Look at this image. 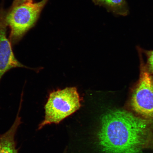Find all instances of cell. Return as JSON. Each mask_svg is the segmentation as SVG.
<instances>
[{
    "label": "cell",
    "mask_w": 153,
    "mask_h": 153,
    "mask_svg": "<svg viewBox=\"0 0 153 153\" xmlns=\"http://www.w3.org/2000/svg\"><path fill=\"white\" fill-rule=\"evenodd\" d=\"M104 153H140L153 148V122L127 110L108 111L97 134Z\"/></svg>",
    "instance_id": "1"
},
{
    "label": "cell",
    "mask_w": 153,
    "mask_h": 153,
    "mask_svg": "<svg viewBox=\"0 0 153 153\" xmlns=\"http://www.w3.org/2000/svg\"><path fill=\"white\" fill-rule=\"evenodd\" d=\"M48 1L25 3L7 10L6 21L10 30L9 39L12 46L18 44L35 26Z\"/></svg>",
    "instance_id": "2"
},
{
    "label": "cell",
    "mask_w": 153,
    "mask_h": 153,
    "mask_svg": "<svg viewBox=\"0 0 153 153\" xmlns=\"http://www.w3.org/2000/svg\"><path fill=\"white\" fill-rule=\"evenodd\" d=\"M80 99L75 87H68L54 91L49 95L45 108V119L38 129L53 123L58 124L79 109Z\"/></svg>",
    "instance_id": "3"
},
{
    "label": "cell",
    "mask_w": 153,
    "mask_h": 153,
    "mask_svg": "<svg viewBox=\"0 0 153 153\" xmlns=\"http://www.w3.org/2000/svg\"><path fill=\"white\" fill-rule=\"evenodd\" d=\"M140 59L138 81L131 91L129 106L135 114L153 122V76L143 62L140 48L137 47Z\"/></svg>",
    "instance_id": "4"
},
{
    "label": "cell",
    "mask_w": 153,
    "mask_h": 153,
    "mask_svg": "<svg viewBox=\"0 0 153 153\" xmlns=\"http://www.w3.org/2000/svg\"><path fill=\"white\" fill-rule=\"evenodd\" d=\"M7 10L4 9L2 1L0 7V81L6 73L11 69L24 68L34 70L22 64L15 56L12 45L7 36Z\"/></svg>",
    "instance_id": "5"
},
{
    "label": "cell",
    "mask_w": 153,
    "mask_h": 153,
    "mask_svg": "<svg viewBox=\"0 0 153 153\" xmlns=\"http://www.w3.org/2000/svg\"><path fill=\"white\" fill-rule=\"evenodd\" d=\"M22 103L20 106L14 123L8 131L0 134V153H19L15 136L19 126L22 123L20 113Z\"/></svg>",
    "instance_id": "6"
},
{
    "label": "cell",
    "mask_w": 153,
    "mask_h": 153,
    "mask_svg": "<svg viewBox=\"0 0 153 153\" xmlns=\"http://www.w3.org/2000/svg\"><path fill=\"white\" fill-rule=\"evenodd\" d=\"M95 5L102 7L116 16H126L129 14L126 0H92Z\"/></svg>",
    "instance_id": "7"
},
{
    "label": "cell",
    "mask_w": 153,
    "mask_h": 153,
    "mask_svg": "<svg viewBox=\"0 0 153 153\" xmlns=\"http://www.w3.org/2000/svg\"><path fill=\"white\" fill-rule=\"evenodd\" d=\"M147 57V62L146 66L148 71L153 76V50H145L141 49Z\"/></svg>",
    "instance_id": "8"
},
{
    "label": "cell",
    "mask_w": 153,
    "mask_h": 153,
    "mask_svg": "<svg viewBox=\"0 0 153 153\" xmlns=\"http://www.w3.org/2000/svg\"><path fill=\"white\" fill-rule=\"evenodd\" d=\"M33 0H14L10 7L9 9H11L13 7L18 6L22 4L25 3L32 2Z\"/></svg>",
    "instance_id": "9"
},
{
    "label": "cell",
    "mask_w": 153,
    "mask_h": 153,
    "mask_svg": "<svg viewBox=\"0 0 153 153\" xmlns=\"http://www.w3.org/2000/svg\"></svg>",
    "instance_id": "10"
}]
</instances>
